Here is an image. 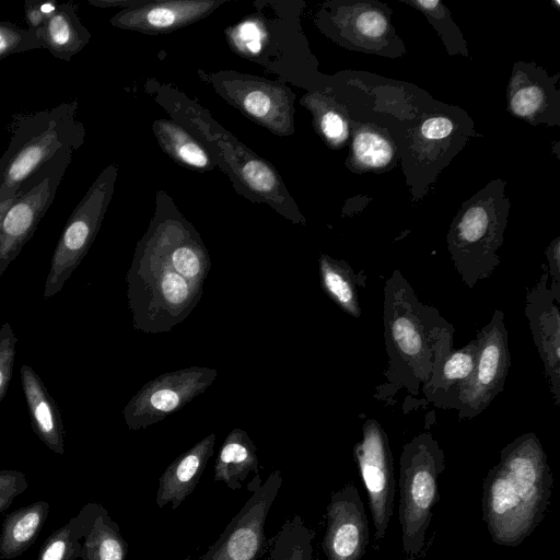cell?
Wrapping results in <instances>:
<instances>
[{
    "instance_id": "1",
    "label": "cell",
    "mask_w": 560,
    "mask_h": 560,
    "mask_svg": "<svg viewBox=\"0 0 560 560\" xmlns=\"http://www.w3.org/2000/svg\"><path fill=\"white\" fill-rule=\"evenodd\" d=\"M211 267L199 234L182 218L152 221L126 276L133 328L167 332L198 305Z\"/></svg>"
},
{
    "instance_id": "2",
    "label": "cell",
    "mask_w": 560,
    "mask_h": 560,
    "mask_svg": "<svg viewBox=\"0 0 560 560\" xmlns=\"http://www.w3.org/2000/svg\"><path fill=\"white\" fill-rule=\"evenodd\" d=\"M547 454L534 432L524 433L500 452L482 481V521L492 541L520 546L545 517L552 492Z\"/></svg>"
},
{
    "instance_id": "3",
    "label": "cell",
    "mask_w": 560,
    "mask_h": 560,
    "mask_svg": "<svg viewBox=\"0 0 560 560\" xmlns=\"http://www.w3.org/2000/svg\"><path fill=\"white\" fill-rule=\"evenodd\" d=\"M453 326L423 304L404 276L394 271L384 288V339L388 357L386 384L380 387L421 393L433 372L454 349Z\"/></svg>"
},
{
    "instance_id": "4",
    "label": "cell",
    "mask_w": 560,
    "mask_h": 560,
    "mask_svg": "<svg viewBox=\"0 0 560 560\" xmlns=\"http://www.w3.org/2000/svg\"><path fill=\"white\" fill-rule=\"evenodd\" d=\"M77 100L57 106L13 114L10 142L0 158V202L12 198L22 183L61 150H78L85 129L77 119Z\"/></svg>"
},
{
    "instance_id": "5",
    "label": "cell",
    "mask_w": 560,
    "mask_h": 560,
    "mask_svg": "<svg viewBox=\"0 0 560 560\" xmlns=\"http://www.w3.org/2000/svg\"><path fill=\"white\" fill-rule=\"evenodd\" d=\"M444 469V451L430 431L419 433L402 446L398 518L405 560H418L423 551L432 510L440 500L439 477Z\"/></svg>"
},
{
    "instance_id": "6",
    "label": "cell",
    "mask_w": 560,
    "mask_h": 560,
    "mask_svg": "<svg viewBox=\"0 0 560 560\" xmlns=\"http://www.w3.org/2000/svg\"><path fill=\"white\" fill-rule=\"evenodd\" d=\"M73 150L58 151L26 178L0 223V277L19 256L51 206Z\"/></svg>"
},
{
    "instance_id": "7",
    "label": "cell",
    "mask_w": 560,
    "mask_h": 560,
    "mask_svg": "<svg viewBox=\"0 0 560 560\" xmlns=\"http://www.w3.org/2000/svg\"><path fill=\"white\" fill-rule=\"evenodd\" d=\"M117 167L102 171L70 214L51 257L44 299L55 296L93 244L114 192Z\"/></svg>"
},
{
    "instance_id": "8",
    "label": "cell",
    "mask_w": 560,
    "mask_h": 560,
    "mask_svg": "<svg viewBox=\"0 0 560 560\" xmlns=\"http://www.w3.org/2000/svg\"><path fill=\"white\" fill-rule=\"evenodd\" d=\"M218 370L191 366L163 373L145 383L127 402L122 416L129 430L147 429L205 393Z\"/></svg>"
},
{
    "instance_id": "9",
    "label": "cell",
    "mask_w": 560,
    "mask_h": 560,
    "mask_svg": "<svg viewBox=\"0 0 560 560\" xmlns=\"http://www.w3.org/2000/svg\"><path fill=\"white\" fill-rule=\"evenodd\" d=\"M256 487L241 510L225 526L219 538L198 560H259L267 549L265 525L283 479L273 470Z\"/></svg>"
},
{
    "instance_id": "10",
    "label": "cell",
    "mask_w": 560,
    "mask_h": 560,
    "mask_svg": "<svg viewBox=\"0 0 560 560\" xmlns=\"http://www.w3.org/2000/svg\"><path fill=\"white\" fill-rule=\"evenodd\" d=\"M477 355L472 375L459 397L458 419L482 412L503 390L511 366L509 335L504 314L497 310L476 336Z\"/></svg>"
},
{
    "instance_id": "11",
    "label": "cell",
    "mask_w": 560,
    "mask_h": 560,
    "mask_svg": "<svg viewBox=\"0 0 560 560\" xmlns=\"http://www.w3.org/2000/svg\"><path fill=\"white\" fill-rule=\"evenodd\" d=\"M353 455L369 498L374 549H378L393 515L396 481L388 436L377 420L364 421L362 439L354 445Z\"/></svg>"
},
{
    "instance_id": "12",
    "label": "cell",
    "mask_w": 560,
    "mask_h": 560,
    "mask_svg": "<svg viewBox=\"0 0 560 560\" xmlns=\"http://www.w3.org/2000/svg\"><path fill=\"white\" fill-rule=\"evenodd\" d=\"M370 527L359 490L347 483L330 495L326 509L323 550L327 560H361L369 546Z\"/></svg>"
},
{
    "instance_id": "13",
    "label": "cell",
    "mask_w": 560,
    "mask_h": 560,
    "mask_svg": "<svg viewBox=\"0 0 560 560\" xmlns=\"http://www.w3.org/2000/svg\"><path fill=\"white\" fill-rule=\"evenodd\" d=\"M545 271L526 294L525 315L533 339L544 365L549 389L559 407L560 402V312L558 300L548 285Z\"/></svg>"
},
{
    "instance_id": "14",
    "label": "cell",
    "mask_w": 560,
    "mask_h": 560,
    "mask_svg": "<svg viewBox=\"0 0 560 560\" xmlns=\"http://www.w3.org/2000/svg\"><path fill=\"white\" fill-rule=\"evenodd\" d=\"M221 2L215 1H142L121 10L110 23L119 28L145 33H166L209 14Z\"/></svg>"
},
{
    "instance_id": "15",
    "label": "cell",
    "mask_w": 560,
    "mask_h": 560,
    "mask_svg": "<svg viewBox=\"0 0 560 560\" xmlns=\"http://www.w3.org/2000/svg\"><path fill=\"white\" fill-rule=\"evenodd\" d=\"M215 433H210L176 457L159 478L156 505L176 510L192 493L214 453Z\"/></svg>"
},
{
    "instance_id": "16",
    "label": "cell",
    "mask_w": 560,
    "mask_h": 560,
    "mask_svg": "<svg viewBox=\"0 0 560 560\" xmlns=\"http://www.w3.org/2000/svg\"><path fill=\"white\" fill-rule=\"evenodd\" d=\"M476 355L475 338L466 346L453 349L435 369L420 394L436 408L457 410L463 388L472 375Z\"/></svg>"
},
{
    "instance_id": "17",
    "label": "cell",
    "mask_w": 560,
    "mask_h": 560,
    "mask_svg": "<svg viewBox=\"0 0 560 560\" xmlns=\"http://www.w3.org/2000/svg\"><path fill=\"white\" fill-rule=\"evenodd\" d=\"M20 374L34 433L51 452L63 455L65 429L55 399L31 366L22 365Z\"/></svg>"
},
{
    "instance_id": "18",
    "label": "cell",
    "mask_w": 560,
    "mask_h": 560,
    "mask_svg": "<svg viewBox=\"0 0 560 560\" xmlns=\"http://www.w3.org/2000/svg\"><path fill=\"white\" fill-rule=\"evenodd\" d=\"M35 35L42 48L63 61H70L88 45L91 37V33L79 18L78 5L73 1L58 4Z\"/></svg>"
},
{
    "instance_id": "19",
    "label": "cell",
    "mask_w": 560,
    "mask_h": 560,
    "mask_svg": "<svg viewBox=\"0 0 560 560\" xmlns=\"http://www.w3.org/2000/svg\"><path fill=\"white\" fill-rule=\"evenodd\" d=\"M232 100L256 121L283 131L289 125L288 101L282 90L266 82L235 81Z\"/></svg>"
},
{
    "instance_id": "20",
    "label": "cell",
    "mask_w": 560,
    "mask_h": 560,
    "mask_svg": "<svg viewBox=\"0 0 560 560\" xmlns=\"http://www.w3.org/2000/svg\"><path fill=\"white\" fill-rule=\"evenodd\" d=\"M49 503L38 500L5 515L0 532V558L23 555L37 539L49 513Z\"/></svg>"
},
{
    "instance_id": "21",
    "label": "cell",
    "mask_w": 560,
    "mask_h": 560,
    "mask_svg": "<svg viewBox=\"0 0 560 560\" xmlns=\"http://www.w3.org/2000/svg\"><path fill=\"white\" fill-rule=\"evenodd\" d=\"M257 448L242 429H233L223 441L214 464V480L240 490L246 478L258 474Z\"/></svg>"
},
{
    "instance_id": "22",
    "label": "cell",
    "mask_w": 560,
    "mask_h": 560,
    "mask_svg": "<svg viewBox=\"0 0 560 560\" xmlns=\"http://www.w3.org/2000/svg\"><path fill=\"white\" fill-rule=\"evenodd\" d=\"M318 264L324 292L345 313L355 318L360 317V290L365 284V276H359L345 261L327 255H322Z\"/></svg>"
},
{
    "instance_id": "23",
    "label": "cell",
    "mask_w": 560,
    "mask_h": 560,
    "mask_svg": "<svg viewBox=\"0 0 560 560\" xmlns=\"http://www.w3.org/2000/svg\"><path fill=\"white\" fill-rule=\"evenodd\" d=\"M128 542L117 522L97 503L82 539L80 560H127Z\"/></svg>"
},
{
    "instance_id": "24",
    "label": "cell",
    "mask_w": 560,
    "mask_h": 560,
    "mask_svg": "<svg viewBox=\"0 0 560 560\" xmlns=\"http://www.w3.org/2000/svg\"><path fill=\"white\" fill-rule=\"evenodd\" d=\"M97 503L89 502L63 526L51 533L39 548L36 560H78L82 539Z\"/></svg>"
},
{
    "instance_id": "25",
    "label": "cell",
    "mask_w": 560,
    "mask_h": 560,
    "mask_svg": "<svg viewBox=\"0 0 560 560\" xmlns=\"http://www.w3.org/2000/svg\"><path fill=\"white\" fill-rule=\"evenodd\" d=\"M315 532L295 514L267 540L268 560H319L314 553Z\"/></svg>"
},
{
    "instance_id": "26",
    "label": "cell",
    "mask_w": 560,
    "mask_h": 560,
    "mask_svg": "<svg viewBox=\"0 0 560 560\" xmlns=\"http://www.w3.org/2000/svg\"><path fill=\"white\" fill-rule=\"evenodd\" d=\"M153 129L163 150L180 164L195 168L212 167V161L205 148L180 126L158 120Z\"/></svg>"
},
{
    "instance_id": "27",
    "label": "cell",
    "mask_w": 560,
    "mask_h": 560,
    "mask_svg": "<svg viewBox=\"0 0 560 560\" xmlns=\"http://www.w3.org/2000/svg\"><path fill=\"white\" fill-rule=\"evenodd\" d=\"M42 48L32 31L11 22H0V59Z\"/></svg>"
},
{
    "instance_id": "28",
    "label": "cell",
    "mask_w": 560,
    "mask_h": 560,
    "mask_svg": "<svg viewBox=\"0 0 560 560\" xmlns=\"http://www.w3.org/2000/svg\"><path fill=\"white\" fill-rule=\"evenodd\" d=\"M353 148L358 159L368 165H384L392 158V149L387 141L372 132L358 135Z\"/></svg>"
},
{
    "instance_id": "29",
    "label": "cell",
    "mask_w": 560,
    "mask_h": 560,
    "mask_svg": "<svg viewBox=\"0 0 560 560\" xmlns=\"http://www.w3.org/2000/svg\"><path fill=\"white\" fill-rule=\"evenodd\" d=\"M18 338L9 322L0 327V404L12 378Z\"/></svg>"
},
{
    "instance_id": "30",
    "label": "cell",
    "mask_w": 560,
    "mask_h": 560,
    "mask_svg": "<svg viewBox=\"0 0 560 560\" xmlns=\"http://www.w3.org/2000/svg\"><path fill=\"white\" fill-rule=\"evenodd\" d=\"M27 489V478L19 470L0 469V513Z\"/></svg>"
},
{
    "instance_id": "31",
    "label": "cell",
    "mask_w": 560,
    "mask_h": 560,
    "mask_svg": "<svg viewBox=\"0 0 560 560\" xmlns=\"http://www.w3.org/2000/svg\"><path fill=\"white\" fill-rule=\"evenodd\" d=\"M57 7L58 4L55 1L39 2L36 0H26L24 2V12L27 28L36 34Z\"/></svg>"
},
{
    "instance_id": "32",
    "label": "cell",
    "mask_w": 560,
    "mask_h": 560,
    "mask_svg": "<svg viewBox=\"0 0 560 560\" xmlns=\"http://www.w3.org/2000/svg\"><path fill=\"white\" fill-rule=\"evenodd\" d=\"M542 95L534 86L518 90L512 97V107L518 115L533 114L540 105Z\"/></svg>"
},
{
    "instance_id": "33",
    "label": "cell",
    "mask_w": 560,
    "mask_h": 560,
    "mask_svg": "<svg viewBox=\"0 0 560 560\" xmlns=\"http://www.w3.org/2000/svg\"><path fill=\"white\" fill-rule=\"evenodd\" d=\"M357 27L365 36L378 37L386 30V21L376 11H365L357 19Z\"/></svg>"
},
{
    "instance_id": "34",
    "label": "cell",
    "mask_w": 560,
    "mask_h": 560,
    "mask_svg": "<svg viewBox=\"0 0 560 560\" xmlns=\"http://www.w3.org/2000/svg\"><path fill=\"white\" fill-rule=\"evenodd\" d=\"M320 127L325 136L332 140L341 138L345 133L343 121L334 112H328L322 117Z\"/></svg>"
},
{
    "instance_id": "35",
    "label": "cell",
    "mask_w": 560,
    "mask_h": 560,
    "mask_svg": "<svg viewBox=\"0 0 560 560\" xmlns=\"http://www.w3.org/2000/svg\"><path fill=\"white\" fill-rule=\"evenodd\" d=\"M452 130V122L445 118L438 117L427 120L422 126V133L429 139H441Z\"/></svg>"
},
{
    "instance_id": "36",
    "label": "cell",
    "mask_w": 560,
    "mask_h": 560,
    "mask_svg": "<svg viewBox=\"0 0 560 560\" xmlns=\"http://www.w3.org/2000/svg\"><path fill=\"white\" fill-rule=\"evenodd\" d=\"M238 36L246 44L253 40H260V30L256 23L247 21L238 27Z\"/></svg>"
},
{
    "instance_id": "37",
    "label": "cell",
    "mask_w": 560,
    "mask_h": 560,
    "mask_svg": "<svg viewBox=\"0 0 560 560\" xmlns=\"http://www.w3.org/2000/svg\"><path fill=\"white\" fill-rule=\"evenodd\" d=\"M142 1H108V0H89V3L100 8H109V7H122V9H127L133 5L140 4Z\"/></svg>"
},
{
    "instance_id": "38",
    "label": "cell",
    "mask_w": 560,
    "mask_h": 560,
    "mask_svg": "<svg viewBox=\"0 0 560 560\" xmlns=\"http://www.w3.org/2000/svg\"><path fill=\"white\" fill-rule=\"evenodd\" d=\"M246 47L252 52H258L260 50V40H253L246 44Z\"/></svg>"
}]
</instances>
